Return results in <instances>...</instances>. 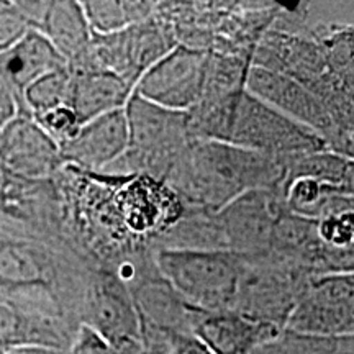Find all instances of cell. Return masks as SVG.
Masks as SVG:
<instances>
[{
	"instance_id": "1",
	"label": "cell",
	"mask_w": 354,
	"mask_h": 354,
	"mask_svg": "<svg viewBox=\"0 0 354 354\" xmlns=\"http://www.w3.org/2000/svg\"><path fill=\"white\" fill-rule=\"evenodd\" d=\"M192 140L223 141L289 162L328 149L318 133L246 91L207 97L187 113Z\"/></svg>"
},
{
	"instance_id": "2",
	"label": "cell",
	"mask_w": 354,
	"mask_h": 354,
	"mask_svg": "<svg viewBox=\"0 0 354 354\" xmlns=\"http://www.w3.org/2000/svg\"><path fill=\"white\" fill-rule=\"evenodd\" d=\"M167 177L187 201L215 215L253 190L284 192L287 165L223 141L192 140Z\"/></svg>"
},
{
	"instance_id": "3",
	"label": "cell",
	"mask_w": 354,
	"mask_h": 354,
	"mask_svg": "<svg viewBox=\"0 0 354 354\" xmlns=\"http://www.w3.org/2000/svg\"><path fill=\"white\" fill-rule=\"evenodd\" d=\"M158 271L176 294L198 312L234 310L246 269V256L228 250L166 248Z\"/></svg>"
},
{
	"instance_id": "4",
	"label": "cell",
	"mask_w": 354,
	"mask_h": 354,
	"mask_svg": "<svg viewBox=\"0 0 354 354\" xmlns=\"http://www.w3.org/2000/svg\"><path fill=\"white\" fill-rule=\"evenodd\" d=\"M130 148L117 165L125 169H149L169 174L177 158L192 141L189 117L184 112H174L145 100L133 92L127 104Z\"/></svg>"
},
{
	"instance_id": "5",
	"label": "cell",
	"mask_w": 354,
	"mask_h": 354,
	"mask_svg": "<svg viewBox=\"0 0 354 354\" xmlns=\"http://www.w3.org/2000/svg\"><path fill=\"white\" fill-rule=\"evenodd\" d=\"M77 328L64 320L51 294L0 292V354L21 346H51L69 351Z\"/></svg>"
},
{
	"instance_id": "6",
	"label": "cell",
	"mask_w": 354,
	"mask_h": 354,
	"mask_svg": "<svg viewBox=\"0 0 354 354\" xmlns=\"http://www.w3.org/2000/svg\"><path fill=\"white\" fill-rule=\"evenodd\" d=\"M174 46L169 33L149 19L118 33L104 37L94 35V41L87 55L69 68L110 71L136 87L146 71Z\"/></svg>"
},
{
	"instance_id": "7",
	"label": "cell",
	"mask_w": 354,
	"mask_h": 354,
	"mask_svg": "<svg viewBox=\"0 0 354 354\" xmlns=\"http://www.w3.org/2000/svg\"><path fill=\"white\" fill-rule=\"evenodd\" d=\"M210 63L209 53L177 44L141 76L135 94L159 107L189 113L205 94Z\"/></svg>"
},
{
	"instance_id": "8",
	"label": "cell",
	"mask_w": 354,
	"mask_h": 354,
	"mask_svg": "<svg viewBox=\"0 0 354 354\" xmlns=\"http://www.w3.org/2000/svg\"><path fill=\"white\" fill-rule=\"evenodd\" d=\"M286 330L315 336L354 335V271L313 277Z\"/></svg>"
},
{
	"instance_id": "9",
	"label": "cell",
	"mask_w": 354,
	"mask_h": 354,
	"mask_svg": "<svg viewBox=\"0 0 354 354\" xmlns=\"http://www.w3.org/2000/svg\"><path fill=\"white\" fill-rule=\"evenodd\" d=\"M107 338L120 354H145L143 326L130 284L102 277L87 292L82 322Z\"/></svg>"
},
{
	"instance_id": "10",
	"label": "cell",
	"mask_w": 354,
	"mask_h": 354,
	"mask_svg": "<svg viewBox=\"0 0 354 354\" xmlns=\"http://www.w3.org/2000/svg\"><path fill=\"white\" fill-rule=\"evenodd\" d=\"M284 210V197L276 190H253L230 203L215 214L225 248L251 258L268 256L274 228Z\"/></svg>"
},
{
	"instance_id": "11",
	"label": "cell",
	"mask_w": 354,
	"mask_h": 354,
	"mask_svg": "<svg viewBox=\"0 0 354 354\" xmlns=\"http://www.w3.org/2000/svg\"><path fill=\"white\" fill-rule=\"evenodd\" d=\"M245 88L292 120L318 133L326 141V146L338 135L339 128L328 107L307 87L286 74L251 64Z\"/></svg>"
},
{
	"instance_id": "12",
	"label": "cell",
	"mask_w": 354,
	"mask_h": 354,
	"mask_svg": "<svg viewBox=\"0 0 354 354\" xmlns=\"http://www.w3.org/2000/svg\"><path fill=\"white\" fill-rule=\"evenodd\" d=\"M0 165L17 179H46L63 165L61 146L32 115L20 112L0 130Z\"/></svg>"
},
{
	"instance_id": "13",
	"label": "cell",
	"mask_w": 354,
	"mask_h": 354,
	"mask_svg": "<svg viewBox=\"0 0 354 354\" xmlns=\"http://www.w3.org/2000/svg\"><path fill=\"white\" fill-rule=\"evenodd\" d=\"M130 148L127 110H115L84 123L73 140L61 146V159L84 169L100 171L117 165Z\"/></svg>"
},
{
	"instance_id": "14",
	"label": "cell",
	"mask_w": 354,
	"mask_h": 354,
	"mask_svg": "<svg viewBox=\"0 0 354 354\" xmlns=\"http://www.w3.org/2000/svg\"><path fill=\"white\" fill-rule=\"evenodd\" d=\"M284 331L274 323L256 320L234 310L196 312L192 333L215 354H254Z\"/></svg>"
},
{
	"instance_id": "15",
	"label": "cell",
	"mask_w": 354,
	"mask_h": 354,
	"mask_svg": "<svg viewBox=\"0 0 354 354\" xmlns=\"http://www.w3.org/2000/svg\"><path fill=\"white\" fill-rule=\"evenodd\" d=\"M68 66L59 51L37 30H30L15 46L0 53V76L20 100L33 82Z\"/></svg>"
},
{
	"instance_id": "16",
	"label": "cell",
	"mask_w": 354,
	"mask_h": 354,
	"mask_svg": "<svg viewBox=\"0 0 354 354\" xmlns=\"http://www.w3.org/2000/svg\"><path fill=\"white\" fill-rule=\"evenodd\" d=\"M71 69V109L84 123L102 115L122 110L130 102L135 87L125 79L105 69Z\"/></svg>"
},
{
	"instance_id": "17",
	"label": "cell",
	"mask_w": 354,
	"mask_h": 354,
	"mask_svg": "<svg viewBox=\"0 0 354 354\" xmlns=\"http://www.w3.org/2000/svg\"><path fill=\"white\" fill-rule=\"evenodd\" d=\"M37 32L48 38L69 66L82 59L94 41V32L88 25L82 2L74 0L48 2Z\"/></svg>"
},
{
	"instance_id": "18",
	"label": "cell",
	"mask_w": 354,
	"mask_h": 354,
	"mask_svg": "<svg viewBox=\"0 0 354 354\" xmlns=\"http://www.w3.org/2000/svg\"><path fill=\"white\" fill-rule=\"evenodd\" d=\"M0 292L51 294L46 263L37 248L2 233H0Z\"/></svg>"
},
{
	"instance_id": "19",
	"label": "cell",
	"mask_w": 354,
	"mask_h": 354,
	"mask_svg": "<svg viewBox=\"0 0 354 354\" xmlns=\"http://www.w3.org/2000/svg\"><path fill=\"white\" fill-rule=\"evenodd\" d=\"M88 25L97 37L118 33L133 25L149 20L151 2H120V0H88L82 2Z\"/></svg>"
},
{
	"instance_id": "20",
	"label": "cell",
	"mask_w": 354,
	"mask_h": 354,
	"mask_svg": "<svg viewBox=\"0 0 354 354\" xmlns=\"http://www.w3.org/2000/svg\"><path fill=\"white\" fill-rule=\"evenodd\" d=\"M254 354H354V335L315 336L284 330Z\"/></svg>"
},
{
	"instance_id": "21",
	"label": "cell",
	"mask_w": 354,
	"mask_h": 354,
	"mask_svg": "<svg viewBox=\"0 0 354 354\" xmlns=\"http://www.w3.org/2000/svg\"><path fill=\"white\" fill-rule=\"evenodd\" d=\"M71 88H73V74L69 66L46 74L25 91L21 99L24 110L32 117H38L66 105L71 107Z\"/></svg>"
},
{
	"instance_id": "22",
	"label": "cell",
	"mask_w": 354,
	"mask_h": 354,
	"mask_svg": "<svg viewBox=\"0 0 354 354\" xmlns=\"http://www.w3.org/2000/svg\"><path fill=\"white\" fill-rule=\"evenodd\" d=\"M33 118L59 146H63L68 143L69 140H73L79 131V128L82 127L76 112H74L69 105L55 109L51 110V112L38 115V117Z\"/></svg>"
},
{
	"instance_id": "23",
	"label": "cell",
	"mask_w": 354,
	"mask_h": 354,
	"mask_svg": "<svg viewBox=\"0 0 354 354\" xmlns=\"http://www.w3.org/2000/svg\"><path fill=\"white\" fill-rule=\"evenodd\" d=\"M32 30L17 2H0V53L15 46Z\"/></svg>"
},
{
	"instance_id": "24",
	"label": "cell",
	"mask_w": 354,
	"mask_h": 354,
	"mask_svg": "<svg viewBox=\"0 0 354 354\" xmlns=\"http://www.w3.org/2000/svg\"><path fill=\"white\" fill-rule=\"evenodd\" d=\"M318 234L328 246H354V212L330 215L318 220Z\"/></svg>"
},
{
	"instance_id": "25",
	"label": "cell",
	"mask_w": 354,
	"mask_h": 354,
	"mask_svg": "<svg viewBox=\"0 0 354 354\" xmlns=\"http://www.w3.org/2000/svg\"><path fill=\"white\" fill-rule=\"evenodd\" d=\"M68 354H120L117 348L104 338L99 331L81 323L74 336L73 344H71Z\"/></svg>"
},
{
	"instance_id": "26",
	"label": "cell",
	"mask_w": 354,
	"mask_h": 354,
	"mask_svg": "<svg viewBox=\"0 0 354 354\" xmlns=\"http://www.w3.org/2000/svg\"><path fill=\"white\" fill-rule=\"evenodd\" d=\"M20 112H25L20 97L7 86V82L0 76V130Z\"/></svg>"
},
{
	"instance_id": "27",
	"label": "cell",
	"mask_w": 354,
	"mask_h": 354,
	"mask_svg": "<svg viewBox=\"0 0 354 354\" xmlns=\"http://www.w3.org/2000/svg\"><path fill=\"white\" fill-rule=\"evenodd\" d=\"M169 354H215L202 339L194 333L177 336L172 343Z\"/></svg>"
},
{
	"instance_id": "28",
	"label": "cell",
	"mask_w": 354,
	"mask_h": 354,
	"mask_svg": "<svg viewBox=\"0 0 354 354\" xmlns=\"http://www.w3.org/2000/svg\"><path fill=\"white\" fill-rule=\"evenodd\" d=\"M15 180L17 177H13L6 167L0 165V210H6L10 205Z\"/></svg>"
},
{
	"instance_id": "29",
	"label": "cell",
	"mask_w": 354,
	"mask_h": 354,
	"mask_svg": "<svg viewBox=\"0 0 354 354\" xmlns=\"http://www.w3.org/2000/svg\"><path fill=\"white\" fill-rule=\"evenodd\" d=\"M3 354H68L66 349L51 348V346H21L10 349Z\"/></svg>"
}]
</instances>
